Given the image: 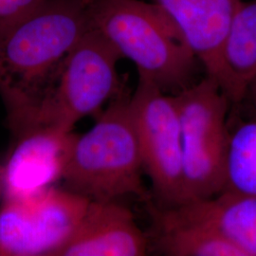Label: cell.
I'll list each match as a JSON object with an SVG mask.
<instances>
[{
	"mask_svg": "<svg viewBox=\"0 0 256 256\" xmlns=\"http://www.w3.org/2000/svg\"><path fill=\"white\" fill-rule=\"evenodd\" d=\"M246 98L248 99L252 106L254 108V110L256 112V74L248 84L247 90H246L244 99H246Z\"/></svg>",
	"mask_w": 256,
	"mask_h": 256,
	"instance_id": "cell-16",
	"label": "cell"
},
{
	"mask_svg": "<svg viewBox=\"0 0 256 256\" xmlns=\"http://www.w3.org/2000/svg\"><path fill=\"white\" fill-rule=\"evenodd\" d=\"M46 0H0V28L26 16Z\"/></svg>",
	"mask_w": 256,
	"mask_h": 256,
	"instance_id": "cell-15",
	"label": "cell"
},
{
	"mask_svg": "<svg viewBox=\"0 0 256 256\" xmlns=\"http://www.w3.org/2000/svg\"><path fill=\"white\" fill-rule=\"evenodd\" d=\"M90 200L66 188L4 200L0 256H57L72 236Z\"/></svg>",
	"mask_w": 256,
	"mask_h": 256,
	"instance_id": "cell-7",
	"label": "cell"
},
{
	"mask_svg": "<svg viewBox=\"0 0 256 256\" xmlns=\"http://www.w3.org/2000/svg\"><path fill=\"white\" fill-rule=\"evenodd\" d=\"M174 98L182 138V204L216 196L225 186L229 99L209 76L176 92Z\"/></svg>",
	"mask_w": 256,
	"mask_h": 256,
	"instance_id": "cell-4",
	"label": "cell"
},
{
	"mask_svg": "<svg viewBox=\"0 0 256 256\" xmlns=\"http://www.w3.org/2000/svg\"><path fill=\"white\" fill-rule=\"evenodd\" d=\"M224 191L256 196V120L230 136Z\"/></svg>",
	"mask_w": 256,
	"mask_h": 256,
	"instance_id": "cell-14",
	"label": "cell"
},
{
	"mask_svg": "<svg viewBox=\"0 0 256 256\" xmlns=\"http://www.w3.org/2000/svg\"><path fill=\"white\" fill-rule=\"evenodd\" d=\"M151 207L156 227V247L169 256H244L216 230L198 223L176 220L164 209Z\"/></svg>",
	"mask_w": 256,
	"mask_h": 256,
	"instance_id": "cell-13",
	"label": "cell"
},
{
	"mask_svg": "<svg viewBox=\"0 0 256 256\" xmlns=\"http://www.w3.org/2000/svg\"><path fill=\"white\" fill-rule=\"evenodd\" d=\"M93 0H84V2L86 4V5H88V4H90Z\"/></svg>",
	"mask_w": 256,
	"mask_h": 256,
	"instance_id": "cell-17",
	"label": "cell"
},
{
	"mask_svg": "<svg viewBox=\"0 0 256 256\" xmlns=\"http://www.w3.org/2000/svg\"><path fill=\"white\" fill-rule=\"evenodd\" d=\"M129 108L136 129L142 166L162 208L183 202L182 138L174 95L138 75Z\"/></svg>",
	"mask_w": 256,
	"mask_h": 256,
	"instance_id": "cell-6",
	"label": "cell"
},
{
	"mask_svg": "<svg viewBox=\"0 0 256 256\" xmlns=\"http://www.w3.org/2000/svg\"><path fill=\"white\" fill-rule=\"evenodd\" d=\"M129 97L124 90L88 132L76 136L62 180L66 189L90 200H149Z\"/></svg>",
	"mask_w": 256,
	"mask_h": 256,
	"instance_id": "cell-3",
	"label": "cell"
},
{
	"mask_svg": "<svg viewBox=\"0 0 256 256\" xmlns=\"http://www.w3.org/2000/svg\"><path fill=\"white\" fill-rule=\"evenodd\" d=\"M120 59L110 41L90 28L66 56L32 128L72 132L79 120L101 111L124 90L117 70Z\"/></svg>",
	"mask_w": 256,
	"mask_h": 256,
	"instance_id": "cell-5",
	"label": "cell"
},
{
	"mask_svg": "<svg viewBox=\"0 0 256 256\" xmlns=\"http://www.w3.org/2000/svg\"><path fill=\"white\" fill-rule=\"evenodd\" d=\"M148 240L134 214L118 200H90L57 256H142Z\"/></svg>",
	"mask_w": 256,
	"mask_h": 256,
	"instance_id": "cell-9",
	"label": "cell"
},
{
	"mask_svg": "<svg viewBox=\"0 0 256 256\" xmlns=\"http://www.w3.org/2000/svg\"><path fill=\"white\" fill-rule=\"evenodd\" d=\"M242 0H153L172 18L206 76L220 84L222 57Z\"/></svg>",
	"mask_w": 256,
	"mask_h": 256,
	"instance_id": "cell-10",
	"label": "cell"
},
{
	"mask_svg": "<svg viewBox=\"0 0 256 256\" xmlns=\"http://www.w3.org/2000/svg\"><path fill=\"white\" fill-rule=\"evenodd\" d=\"M76 136L50 126L16 136L0 173L4 200L30 196L62 180Z\"/></svg>",
	"mask_w": 256,
	"mask_h": 256,
	"instance_id": "cell-8",
	"label": "cell"
},
{
	"mask_svg": "<svg viewBox=\"0 0 256 256\" xmlns=\"http://www.w3.org/2000/svg\"><path fill=\"white\" fill-rule=\"evenodd\" d=\"M162 209L176 220L216 230L243 256H256V196L224 191L207 200Z\"/></svg>",
	"mask_w": 256,
	"mask_h": 256,
	"instance_id": "cell-11",
	"label": "cell"
},
{
	"mask_svg": "<svg viewBox=\"0 0 256 256\" xmlns=\"http://www.w3.org/2000/svg\"><path fill=\"white\" fill-rule=\"evenodd\" d=\"M256 74V0L241 1L232 19L223 50L221 90L230 102L244 100Z\"/></svg>",
	"mask_w": 256,
	"mask_h": 256,
	"instance_id": "cell-12",
	"label": "cell"
},
{
	"mask_svg": "<svg viewBox=\"0 0 256 256\" xmlns=\"http://www.w3.org/2000/svg\"><path fill=\"white\" fill-rule=\"evenodd\" d=\"M90 28L84 0H46L0 28V97L16 136L32 128L66 56Z\"/></svg>",
	"mask_w": 256,
	"mask_h": 256,
	"instance_id": "cell-1",
	"label": "cell"
},
{
	"mask_svg": "<svg viewBox=\"0 0 256 256\" xmlns=\"http://www.w3.org/2000/svg\"><path fill=\"white\" fill-rule=\"evenodd\" d=\"M90 28L136 66L138 75L165 92L190 86L198 59L172 18L156 3L140 0H93Z\"/></svg>",
	"mask_w": 256,
	"mask_h": 256,
	"instance_id": "cell-2",
	"label": "cell"
}]
</instances>
